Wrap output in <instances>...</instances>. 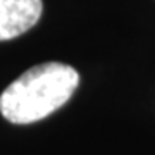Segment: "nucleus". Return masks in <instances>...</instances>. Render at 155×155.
<instances>
[{
	"label": "nucleus",
	"mask_w": 155,
	"mask_h": 155,
	"mask_svg": "<svg viewBox=\"0 0 155 155\" xmlns=\"http://www.w3.org/2000/svg\"><path fill=\"white\" fill-rule=\"evenodd\" d=\"M79 84L74 67L45 62L22 72L0 95V112L14 124H31L61 109Z\"/></svg>",
	"instance_id": "1"
},
{
	"label": "nucleus",
	"mask_w": 155,
	"mask_h": 155,
	"mask_svg": "<svg viewBox=\"0 0 155 155\" xmlns=\"http://www.w3.org/2000/svg\"><path fill=\"white\" fill-rule=\"evenodd\" d=\"M41 0H0V41L26 33L38 22Z\"/></svg>",
	"instance_id": "2"
}]
</instances>
